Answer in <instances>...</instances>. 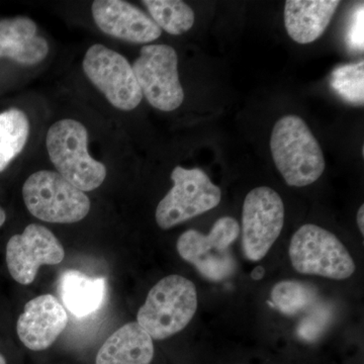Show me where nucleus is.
Masks as SVG:
<instances>
[{"label":"nucleus","instance_id":"nucleus-26","mask_svg":"<svg viewBox=\"0 0 364 364\" xmlns=\"http://www.w3.org/2000/svg\"><path fill=\"white\" fill-rule=\"evenodd\" d=\"M6 212H4V208L0 207V228L4 226V223H6Z\"/></svg>","mask_w":364,"mask_h":364},{"label":"nucleus","instance_id":"nucleus-1","mask_svg":"<svg viewBox=\"0 0 364 364\" xmlns=\"http://www.w3.org/2000/svg\"><path fill=\"white\" fill-rule=\"evenodd\" d=\"M270 150L287 186L304 188L317 181L326 162L317 139L301 117H282L273 127Z\"/></svg>","mask_w":364,"mask_h":364},{"label":"nucleus","instance_id":"nucleus-23","mask_svg":"<svg viewBox=\"0 0 364 364\" xmlns=\"http://www.w3.org/2000/svg\"><path fill=\"white\" fill-rule=\"evenodd\" d=\"M363 6H358L352 16L347 43L354 51H363Z\"/></svg>","mask_w":364,"mask_h":364},{"label":"nucleus","instance_id":"nucleus-16","mask_svg":"<svg viewBox=\"0 0 364 364\" xmlns=\"http://www.w3.org/2000/svg\"><path fill=\"white\" fill-rule=\"evenodd\" d=\"M154 354L150 335L138 323L132 322L105 340L95 364H151Z\"/></svg>","mask_w":364,"mask_h":364},{"label":"nucleus","instance_id":"nucleus-24","mask_svg":"<svg viewBox=\"0 0 364 364\" xmlns=\"http://www.w3.org/2000/svg\"><path fill=\"white\" fill-rule=\"evenodd\" d=\"M364 205H361L360 208H359L358 212V225L359 228V231H360L361 235H364Z\"/></svg>","mask_w":364,"mask_h":364},{"label":"nucleus","instance_id":"nucleus-4","mask_svg":"<svg viewBox=\"0 0 364 364\" xmlns=\"http://www.w3.org/2000/svg\"><path fill=\"white\" fill-rule=\"evenodd\" d=\"M240 232L239 223L226 215L213 225L208 235L196 230L184 232L177 240V252L205 279L223 282L236 272L237 262L231 246Z\"/></svg>","mask_w":364,"mask_h":364},{"label":"nucleus","instance_id":"nucleus-11","mask_svg":"<svg viewBox=\"0 0 364 364\" xmlns=\"http://www.w3.org/2000/svg\"><path fill=\"white\" fill-rule=\"evenodd\" d=\"M65 257L57 237L41 225L31 224L7 242L6 265L18 284H32L42 265H56Z\"/></svg>","mask_w":364,"mask_h":364},{"label":"nucleus","instance_id":"nucleus-17","mask_svg":"<svg viewBox=\"0 0 364 364\" xmlns=\"http://www.w3.org/2000/svg\"><path fill=\"white\" fill-rule=\"evenodd\" d=\"M58 293L69 312L85 317L97 312L104 303L107 282L91 277L78 270H66L60 275Z\"/></svg>","mask_w":364,"mask_h":364},{"label":"nucleus","instance_id":"nucleus-14","mask_svg":"<svg viewBox=\"0 0 364 364\" xmlns=\"http://www.w3.org/2000/svg\"><path fill=\"white\" fill-rule=\"evenodd\" d=\"M50 48L38 33L35 21L26 16L0 20V58H9L23 66L42 63Z\"/></svg>","mask_w":364,"mask_h":364},{"label":"nucleus","instance_id":"nucleus-18","mask_svg":"<svg viewBox=\"0 0 364 364\" xmlns=\"http://www.w3.org/2000/svg\"><path fill=\"white\" fill-rule=\"evenodd\" d=\"M30 135L28 116L18 109L0 112V173L25 148Z\"/></svg>","mask_w":364,"mask_h":364},{"label":"nucleus","instance_id":"nucleus-27","mask_svg":"<svg viewBox=\"0 0 364 364\" xmlns=\"http://www.w3.org/2000/svg\"><path fill=\"white\" fill-rule=\"evenodd\" d=\"M0 364H7L6 358L1 353H0Z\"/></svg>","mask_w":364,"mask_h":364},{"label":"nucleus","instance_id":"nucleus-6","mask_svg":"<svg viewBox=\"0 0 364 364\" xmlns=\"http://www.w3.org/2000/svg\"><path fill=\"white\" fill-rule=\"evenodd\" d=\"M289 255L294 269L303 274L343 280L355 272V262L343 243L317 225L299 228L291 237Z\"/></svg>","mask_w":364,"mask_h":364},{"label":"nucleus","instance_id":"nucleus-2","mask_svg":"<svg viewBox=\"0 0 364 364\" xmlns=\"http://www.w3.org/2000/svg\"><path fill=\"white\" fill-rule=\"evenodd\" d=\"M198 310V293L191 280L172 274L151 289L136 315L151 338L164 340L182 331Z\"/></svg>","mask_w":364,"mask_h":364},{"label":"nucleus","instance_id":"nucleus-15","mask_svg":"<svg viewBox=\"0 0 364 364\" xmlns=\"http://www.w3.org/2000/svg\"><path fill=\"white\" fill-rule=\"evenodd\" d=\"M338 0H289L284 7V25L289 37L306 45L324 33L339 6Z\"/></svg>","mask_w":364,"mask_h":364},{"label":"nucleus","instance_id":"nucleus-9","mask_svg":"<svg viewBox=\"0 0 364 364\" xmlns=\"http://www.w3.org/2000/svg\"><path fill=\"white\" fill-rule=\"evenodd\" d=\"M284 205L279 193L267 186L246 196L242 212V249L250 261L267 256L284 225Z\"/></svg>","mask_w":364,"mask_h":364},{"label":"nucleus","instance_id":"nucleus-5","mask_svg":"<svg viewBox=\"0 0 364 364\" xmlns=\"http://www.w3.org/2000/svg\"><path fill=\"white\" fill-rule=\"evenodd\" d=\"M23 202L28 212L41 220L55 224H72L90 213V198L72 186L58 172L41 170L26 179L23 186Z\"/></svg>","mask_w":364,"mask_h":364},{"label":"nucleus","instance_id":"nucleus-19","mask_svg":"<svg viewBox=\"0 0 364 364\" xmlns=\"http://www.w3.org/2000/svg\"><path fill=\"white\" fill-rule=\"evenodd\" d=\"M142 4L154 23L169 35L181 36L195 23L193 9L181 0H144Z\"/></svg>","mask_w":364,"mask_h":364},{"label":"nucleus","instance_id":"nucleus-22","mask_svg":"<svg viewBox=\"0 0 364 364\" xmlns=\"http://www.w3.org/2000/svg\"><path fill=\"white\" fill-rule=\"evenodd\" d=\"M334 311L328 304L314 306L296 327V335L306 342L317 341L331 324Z\"/></svg>","mask_w":364,"mask_h":364},{"label":"nucleus","instance_id":"nucleus-3","mask_svg":"<svg viewBox=\"0 0 364 364\" xmlns=\"http://www.w3.org/2000/svg\"><path fill=\"white\" fill-rule=\"evenodd\" d=\"M46 146L57 172L76 188L85 193L104 183L107 167L88 153V132L80 122L63 119L53 124Z\"/></svg>","mask_w":364,"mask_h":364},{"label":"nucleus","instance_id":"nucleus-7","mask_svg":"<svg viewBox=\"0 0 364 364\" xmlns=\"http://www.w3.org/2000/svg\"><path fill=\"white\" fill-rule=\"evenodd\" d=\"M171 179L173 188L158 203L155 213L157 225L163 230L205 214L221 203V188L202 169L176 166Z\"/></svg>","mask_w":364,"mask_h":364},{"label":"nucleus","instance_id":"nucleus-10","mask_svg":"<svg viewBox=\"0 0 364 364\" xmlns=\"http://www.w3.org/2000/svg\"><path fill=\"white\" fill-rule=\"evenodd\" d=\"M85 75L109 104L121 111L135 109L143 95L128 60L102 44L91 46L82 62Z\"/></svg>","mask_w":364,"mask_h":364},{"label":"nucleus","instance_id":"nucleus-20","mask_svg":"<svg viewBox=\"0 0 364 364\" xmlns=\"http://www.w3.org/2000/svg\"><path fill=\"white\" fill-rule=\"evenodd\" d=\"M272 306L287 316H294L312 306L317 289L298 280H282L272 287Z\"/></svg>","mask_w":364,"mask_h":364},{"label":"nucleus","instance_id":"nucleus-25","mask_svg":"<svg viewBox=\"0 0 364 364\" xmlns=\"http://www.w3.org/2000/svg\"><path fill=\"white\" fill-rule=\"evenodd\" d=\"M265 270L262 267H257L254 268L253 272H251V277L254 280H260L264 277Z\"/></svg>","mask_w":364,"mask_h":364},{"label":"nucleus","instance_id":"nucleus-21","mask_svg":"<svg viewBox=\"0 0 364 364\" xmlns=\"http://www.w3.org/2000/svg\"><path fill=\"white\" fill-rule=\"evenodd\" d=\"M330 85L333 90L345 102L354 105H363V61L335 69L330 76Z\"/></svg>","mask_w":364,"mask_h":364},{"label":"nucleus","instance_id":"nucleus-13","mask_svg":"<svg viewBox=\"0 0 364 364\" xmlns=\"http://www.w3.org/2000/svg\"><path fill=\"white\" fill-rule=\"evenodd\" d=\"M68 324V316L58 299L44 294L31 299L18 317L16 332L21 343L33 351H43L50 346Z\"/></svg>","mask_w":364,"mask_h":364},{"label":"nucleus","instance_id":"nucleus-8","mask_svg":"<svg viewBox=\"0 0 364 364\" xmlns=\"http://www.w3.org/2000/svg\"><path fill=\"white\" fill-rule=\"evenodd\" d=\"M133 68L143 97L162 112L176 111L184 100L178 74V57L168 45H146Z\"/></svg>","mask_w":364,"mask_h":364},{"label":"nucleus","instance_id":"nucleus-12","mask_svg":"<svg viewBox=\"0 0 364 364\" xmlns=\"http://www.w3.org/2000/svg\"><path fill=\"white\" fill-rule=\"evenodd\" d=\"M91 14L97 28L116 39L148 44L161 36V28L152 18L123 0H95Z\"/></svg>","mask_w":364,"mask_h":364}]
</instances>
